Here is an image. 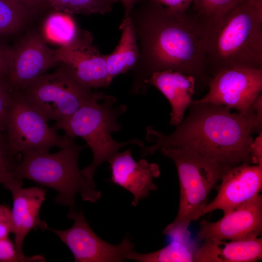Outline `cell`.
I'll use <instances>...</instances> for the list:
<instances>
[{
  "label": "cell",
  "mask_w": 262,
  "mask_h": 262,
  "mask_svg": "<svg viewBox=\"0 0 262 262\" xmlns=\"http://www.w3.org/2000/svg\"><path fill=\"white\" fill-rule=\"evenodd\" d=\"M248 150L252 162L262 166V130L256 138L253 139L249 145Z\"/></svg>",
  "instance_id": "cell-29"
},
{
  "label": "cell",
  "mask_w": 262,
  "mask_h": 262,
  "mask_svg": "<svg viewBox=\"0 0 262 262\" xmlns=\"http://www.w3.org/2000/svg\"><path fill=\"white\" fill-rule=\"evenodd\" d=\"M31 12L18 0H0V33H12L17 31Z\"/></svg>",
  "instance_id": "cell-23"
},
{
  "label": "cell",
  "mask_w": 262,
  "mask_h": 262,
  "mask_svg": "<svg viewBox=\"0 0 262 262\" xmlns=\"http://www.w3.org/2000/svg\"><path fill=\"white\" fill-rule=\"evenodd\" d=\"M117 2H120L124 10V17L129 16L131 12L139 0H116Z\"/></svg>",
  "instance_id": "cell-34"
},
{
  "label": "cell",
  "mask_w": 262,
  "mask_h": 262,
  "mask_svg": "<svg viewBox=\"0 0 262 262\" xmlns=\"http://www.w3.org/2000/svg\"><path fill=\"white\" fill-rule=\"evenodd\" d=\"M119 28L121 31L119 43L111 53L106 55L111 83L117 76L132 70L140 59L136 36L130 17H123Z\"/></svg>",
  "instance_id": "cell-19"
},
{
  "label": "cell",
  "mask_w": 262,
  "mask_h": 262,
  "mask_svg": "<svg viewBox=\"0 0 262 262\" xmlns=\"http://www.w3.org/2000/svg\"><path fill=\"white\" fill-rule=\"evenodd\" d=\"M258 121L262 124V95L260 94L254 100L252 105Z\"/></svg>",
  "instance_id": "cell-33"
},
{
  "label": "cell",
  "mask_w": 262,
  "mask_h": 262,
  "mask_svg": "<svg viewBox=\"0 0 262 262\" xmlns=\"http://www.w3.org/2000/svg\"><path fill=\"white\" fill-rule=\"evenodd\" d=\"M56 11L69 15H105L111 12L116 0H48Z\"/></svg>",
  "instance_id": "cell-22"
},
{
  "label": "cell",
  "mask_w": 262,
  "mask_h": 262,
  "mask_svg": "<svg viewBox=\"0 0 262 262\" xmlns=\"http://www.w3.org/2000/svg\"><path fill=\"white\" fill-rule=\"evenodd\" d=\"M31 11L36 10L45 4L48 5V0H18Z\"/></svg>",
  "instance_id": "cell-32"
},
{
  "label": "cell",
  "mask_w": 262,
  "mask_h": 262,
  "mask_svg": "<svg viewBox=\"0 0 262 262\" xmlns=\"http://www.w3.org/2000/svg\"><path fill=\"white\" fill-rule=\"evenodd\" d=\"M46 41L40 34L33 33L24 37L12 49L6 80L13 91H23L50 68L59 64L55 49L50 48Z\"/></svg>",
  "instance_id": "cell-12"
},
{
  "label": "cell",
  "mask_w": 262,
  "mask_h": 262,
  "mask_svg": "<svg viewBox=\"0 0 262 262\" xmlns=\"http://www.w3.org/2000/svg\"><path fill=\"white\" fill-rule=\"evenodd\" d=\"M0 262H46L42 255L20 256L16 251L15 244L8 237L0 239Z\"/></svg>",
  "instance_id": "cell-25"
},
{
  "label": "cell",
  "mask_w": 262,
  "mask_h": 262,
  "mask_svg": "<svg viewBox=\"0 0 262 262\" xmlns=\"http://www.w3.org/2000/svg\"><path fill=\"white\" fill-rule=\"evenodd\" d=\"M80 31L69 14L57 11L46 18L44 25V37L61 47L72 42Z\"/></svg>",
  "instance_id": "cell-21"
},
{
  "label": "cell",
  "mask_w": 262,
  "mask_h": 262,
  "mask_svg": "<svg viewBox=\"0 0 262 262\" xmlns=\"http://www.w3.org/2000/svg\"><path fill=\"white\" fill-rule=\"evenodd\" d=\"M162 6L171 10L186 12L194 0H153Z\"/></svg>",
  "instance_id": "cell-30"
},
{
  "label": "cell",
  "mask_w": 262,
  "mask_h": 262,
  "mask_svg": "<svg viewBox=\"0 0 262 262\" xmlns=\"http://www.w3.org/2000/svg\"><path fill=\"white\" fill-rule=\"evenodd\" d=\"M262 231V196L259 194L214 222L200 224L199 241H242L258 238Z\"/></svg>",
  "instance_id": "cell-13"
},
{
  "label": "cell",
  "mask_w": 262,
  "mask_h": 262,
  "mask_svg": "<svg viewBox=\"0 0 262 262\" xmlns=\"http://www.w3.org/2000/svg\"><path fill=\"white\" fill-rule=\"evenodd\" d=\"M159 90L169 101L172 108L170 124L177 126L183 120L186 109L194 100L197 87L195 79L179 72L164 70L153 73L146 82Z\"/></svg>",
  "instance_id": "cell-17"
},
{
  "label": "cell",
  "mask_w": 262,
  "mask_h": 262,
  "mask_svg": "<svg viewBox=\"0 0 262 262\" xmlns=\"http://www.w3.org/2000/svg\"><path fill=\"white\" fill-rule=\"evenodd\" d=\"M20 155L12 153L0 136V170L12 172L21 161Z\"/></svg>",
  "instance_id": "cell-27"
},
{
  "label": "cell",
  "mask_w": 262,
  "mask_h": 262,
  "mask_svg": "<svg viewBox=\"0 0 262 262\" xmlns=\"http://www.w3.org/2000/svg\"><path fill=\"white\" fill-rule=\"evenodd\" d=\"M84 148L73 139L57 152L27 150L20 152V163L12 171L17 179H28L58 192L54 201L76 208L75 196L79 194L85 201L95 203L101 196L96 186L90 183L78 166V158Z\"/></svg>",
  "instance_id": "cell-4"
},
{
  "label": "cell",
  "mask_w": 262,
  "mask_h": 262,
  "mask_svg": "<svg viewBox=\"0 0 262 262\" xmlns=\"http://www.w3.org/2000/svg\"><path fill=\"white\" fill-rule=\"evenodd\" d=\"M220 180L216 196L208 203L203 215L216 210L225 214L260 194L262 189V166L246 163L230 166Z\"/></svg>",
  "instance_id": "cell-14"
},
{
  "label": "cell",
  "mask_w": 262,
  "mask_h": 262,
  "mask_svg": "<svg viewBox=\"0 0 262 262\" xmlns=\"http://www.w3.org/2000/svg\"><path fill=\"white\" fill-rule=\"evenodd\" d=\"M172 238L173 240L168 245L154 252L142 254L133 250L128 254L126 260L139 262H195L198 247L190 236Z\"/></svg>",
  "instance_id": "cell-20"
},
{
  "label": "cell",
  "mask_w": 262,
  "mask_h": 262,
  "mask_svg": "<svg viewBox=\"0 0 262 262\" xmlns=\"http://www.w3.org/2000/svg\"><path fill=\"white\" fill-rule=\"evenodd\" d=\"M251 2H261L262 1V0H245Z\"/></svg>",
  "instance_id": "cell-36"
},
{
  "label": "cell",
  "mask_w": 262,
  "mask_h": 262,
  "mask_svg": "<svg viewBox=\"0 0 262 262\" xmlns=\"http://www.w3.org/2000/svg\"><path fill=\"white\" fill-rule=\"evenodd\" d=\"M158 151L175 164L180 188L177 216L163 234L171 238L190 236V224L203 215L210 193L230 165L187 147H165Z\"/></svg>",
  "instance_id": "cell-5"
},
{
  "label": "cell",
  "mask_w": 262,
  "mask_h": 262,
  "mask_svg": "<svg viewBox=\"0 0 262 262\" xmlns=\"http://www.w3.org/2000/svg\"><path fill=\"white\" fill-rule=\"evenodd\" d=\"M14 92L7 83L6 78L0 77V135L5 131L8 114Z\"/></svg>",
  "instance_id": "cell-26"
},
{
  "label": "cell",
  "mask_w": 262,
  "mask_h": 262,
  "mask_svg": "<svg viewBox=\"0 0 262 262\" xmlns=\"http://www.w3.org/2000/svg\"><path fill=\"white\" fill-rule=\"evenodd\" d=\"M201 22L211 78L226 68L262 69V1L243 0L224 15Z\"/></svg>",
  "instance_id": "cell-3"
},
{
  "label": "cell",
  "mask_w": 262,
  "mask_h": 262,
  "mask_svg": "<svg viewBox=\"0 0 262 262\" xmlns=\"http://www.w3.org/2000/svg\"><path fill=\"white\" fill-rule=\"evenodd\" d=\"M19 93L48 121L56 122L71 116L85 103L96 98L103 100L106 96L82 84L62 65Z\"/></svg>",
  "instance_id": "cell-7"
},
{
  "label": "cell",
  "mask_w": 262,
  "mask_h": 262,
  "mask_svg": "<svg viewBox=\"0 0 262 262\" xmlns=\"http://www.w3.org/2000/svg\"><path fill=\"white\" fill-rule=\"evenodd\" d=\"M208 87L207 93L194 102H210L247 115L253 111L252 103L262 93V69H224L211 78Z\"/></svg>",
  "instance_id": "cell-10"
},
{
  "label": "cell",
  "mask_w": 262,
  "mask_h": 262,
  "mask_svg": "<svg viewBox=\"0 0 262 262\" xmlns=\"http://www.w3.org/2000/svg\"><path fill=\"white\" fill-rule=\"evenodd\" d=\"M48 121L19 92H15L5 129L6 143L11 152L16 155L27 150L47 152L55 147L63 148L74 139L66 134L60 135Z\"/></svg>",
  "instance_id": "cell-8"
},
{
  "label": "cell",
  "mask_w": 262,
  "mask_h": 262,
  "mask_svg": "<svg viewBox=\"0 0 262 262\" xmlns=\"http://www.w3.org/2000/svg\"><path fill=\"white\" fill-rule=\"evenodd\" d=\"M189 107L186 117L169 134L147 127L146 139L153 144L140 149L142 156L163 147H183L228 165L252 163L249 146L252 134L262 128L254 110L243 115L224 106L194 101Z\"/></svg>",
  "instance_id": "cell-2"
},
{
  "label": "cell",
  "mask_w": 262,
  "mask_h": 262,
  "mask_svg": "<svg viewBox=\"0 0 262 262\" xmlns=\"http://www.w3.org/2000/svg\"><path fill=\"white\" fill-rule=\"evenodd\" d=\"M22 180H18L4 185L12 195V233L17 253L20 256H25L23 244L30 231L46 230L48 228L39 217L40 209L45 199L46 189L37 186L22 188Z\"/></svg>",
  "instance_id": "cell-16"
},
{
  "label": "cell",
  "mask_w": 262,
  "mask_h": 262,
  "mask_svg": "<svg viewBox=\"0 0 262 262\" xmlns=\"http://www.w3.org/2000/svg\"><path fill=\"white\" fill-rule=\"evenodd\" d=\"M108 162L111 171L110 181L133 195L132 206H136L140 200L148 196L150 192L158 189L153 181L161 174L157 164L148 163L145 159L136 161L130 149L117 152Z\"/></svg>",
  "instance_id": "cell-15"
},
{
  "label": "cell",
  "mask_w": 262,
  "mask_h": 262,
  "mask_svg": "<svg viewBox=\"0 0 262 262\" xmlns=\"http://www.w3.org/2000/svg\"><path fill=\"white\" fill-rule=\"evenodd\" d=\"M17 180H21L16 179L14 177L12 172L0 170V184L5 185Z\"/></svg>",
  "instance_id": "cell-35"
},
{
  "label": "cell",
  "mask_w": 262,
  "mask_h": 262,
  "mask_svg": "<svg viewBox=\"0 0 262 262\" xmlns=\"http://www.w3.org/2000/svg\"><path fill=\"white\" fill-rule=\"evenodd\" d=\"M12 49L0 45V77L6 78L9 71Z\"/></svg>",
  "instance_id": "cell-31"
},
{
  "label": "cell",
  "mask_w": 262,
  "mask_h": 262,
  "mask_svg": "<svg viewBox=\"0 0 262 262\" xmlns=\"http://www.w3.org/2000/svg\"><path fill=\"white\" fill-rule=\"evenodd\" d=\"M55 54L59 63L86 87L92 89L108 88L111 83L106 55L94 44L93 36L88 31L80 30L72 42L55 49Z\"/></svg>",
  "instance_id": "cell-11"
},
{
  "label": "cell",
  "mask_w": 262,
  "mask_h": 262,
  "mask_svg": "<svg viewBox=\"0 0 262 262\" xmlns=\"http://www.w3.org/2000/svg\"><path fill=\"white\" fill-rule=\"evenodd\" d=\"M74 220L73 226L66 229L48 228L57 235L70 249L76 262H119L126 260L128 254L134 250L135 244L128 233L118 245L110 244L98 237L91 228L82 211L70 208L67 213Z\"/></svg>",
  "instance_id": "cell-9"
},
{
  "label": "cell",
  "mask_w": 262,
  "mask_h": 262,
  "mask_svg": "<svg viewBox=\"0 0 262 262\" xmlns=\"http://www.w3.org/2000/svg\"><path fill=\"white\" fill-rule=\"evenodd\" d=\"M243 0H194L196 15L202 21L224 15Z\"/></svg>",
  "instance_id": "cell-24"
},
{
  "label": "cell",
  "mask_w": 262,
  "mask_h": 262,
  "mask_svg": "<svg viewBox=\"0 0 262 262\" xmlns=\"http://www.w3.org/2000/svg\"><path fill=\"white\" fill-rule=\"evenodd\" d=\"M99 99H92L83 105L71 116L57 121L52 127L62 130L66 135L84 139L93 152V158L90 165L81 170L84 177L94 185V173L97 168L108 160L125 146L134 144L143 147V142L136 138L119 142L112 137V133L119 131L122 125L117 118L127 109L125 105H114L116 98L106 95L103 102Z\"/></svg>",
  "instance_id": "cell-6"
},
{
  "label": "cell",
  "mask_w": 262,
  "mask_h": 262,
  "mask_svg": "<svg viewBox=\"0 0 262 262\" xmlns=\"http://www.w3.org/2000/svg\"><path fill=\"white\" fill-rule=\"evenodd\" d=\"M262 259V238L204 241L195 254L197 262H254Z\"/></svg>",
  "instance_id": "cell-18"
},
{
  "label": "cell",
  "mask_w": 262,
  "mask_h": 262,
  "mask_svg": "<svg viewBox=\"0 0 262 262\" xmlns=\"http://www.w3.org/2000/svg\"><path fill=\"white\" fill-rule=\"evenodd\" d=\"M135 32L139 61L132 70L130 92L143 95L154 73L164 70L193 77L208 86L203 51L202 24L195 15L166 8L153 0L137 3L129 16Z\"/></svg>",
  "instance_id": "cell-1"
},
{
  "label": "cell",
  "mask_w": 262,
  "mask_h": 262,
  "mask_svg": "<svg viewBox=\"0 0 262 262\" xmlns=\"http://www.w3.org/2000/svg\"><path fill=\"white\" fill-rule=\"evenodd\" d=\"M12 229L11 209L0 204V239L7 237Z\"/></svg>",
  "instance_id": "cell-28"
}]
</instances>
